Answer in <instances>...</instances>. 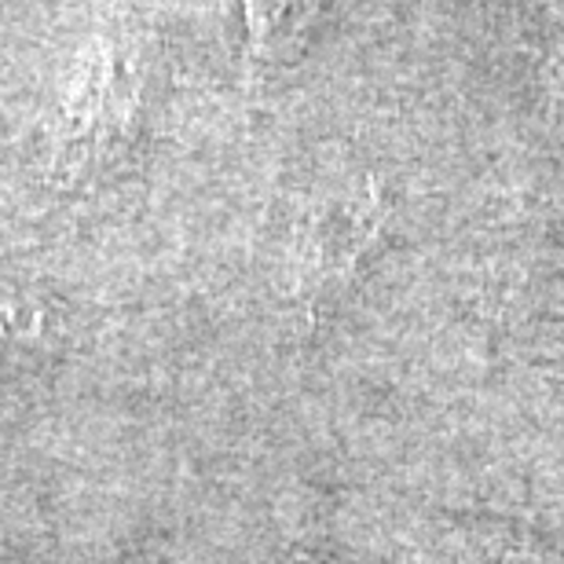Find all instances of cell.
I'll return each mask as SVG.
<instances>
[{
  "instance_id": "277c9868",
  "label": "cell",
  "mask_w": 564,
  "mask_h": 564,
  "mask_svg": "<svg viewBox=\"0 0 564 564\" xmlns=\"http://www.w3.org/2000/svg\"><path fill=\"white\" fill-rule=\"evenodd\" d=\"M41 337V315L37 308L19 297V293L0 290V364L30 352Z\"/></svg>"
},
{
  "instance_id": "3957f363",
  "label": "cell",
  "mask_w": 564,
  "mask_h": 564,
  "mask_svg": "<svg viewBox=\"0 0 564 564\" xmlns=\"http://www.w3.org/2000/svg\"><path fill=\"white\" fill-rule=\"evenodd\" d=\"M440 561L444 564H535L532 550L506 532L484 528H440Z\"/></svg>"
},
{
  "instance_id": "6da1fadb",
  "label": "cell",
  "mask_w": 564,
  "mask_h": 564,
  "mask_svg": "<svg viewBox=\"0 0 564 564\" xmlns=\"http://www.w3.org/2000/svg\"><path fill=\"white\" fill-rule=\"evenodd\" d=\"M132 118V85L126 63L107 44H93L66 77L59 154L77 169L104 162L118 151Z\"/></svg>"
},
{
  "instance_id": "7a4b0ae2",
  "label": "cell",
  "mask_w": 564,
  "mask_h": 564,
  "mask_svg": "<svg viewBox=\"0 0 564 564\" xmlns=\"http://www.w3.org/2000/svg\"><path fill=\"white\" fill-rule=\"evenodd\" d=\"M378 213L381 209L375 198H341L315 209L301 235V286L319 293L330 282L348 275V268L359 261V253L375 239Z\"/></svg>"
},
{
  "instance_id": "5b68a950",
  "label": "cell",
  "mask_w": 564,
  "mask_h": 564,
  "mask_svg": "<svg viewBox=\"0 0 564 564\" xmlns=\"http://www.w3.org/2000/svg\"><path fill=\"white\" fill-rule=\"evenodd\" d=\"M312 4L315 0H250L257 41H272L279 33H290L286 26L301 22V15L312 11Z\"/></svg>"
}]
</instances>
